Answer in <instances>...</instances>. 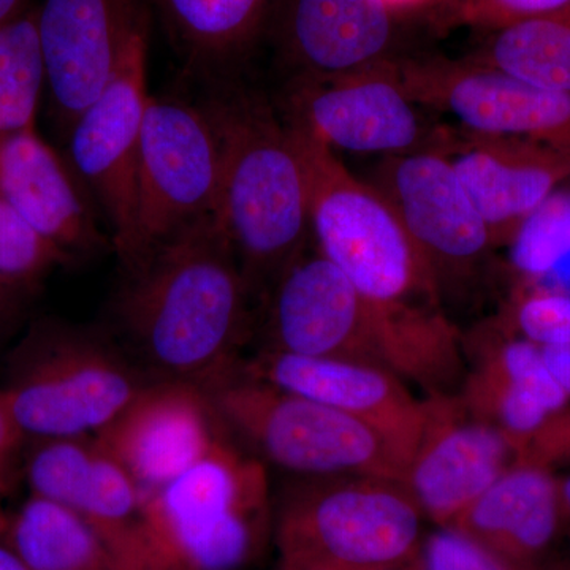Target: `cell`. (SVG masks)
I'll return each instance as SVG.
<instances>
[{"label": "cell", "mask_w": 570, "mask_h": 570, "mask_svg": "<svg viewBox=\"0 0 570 570\" xmlns=\"http://www.w3.org/2000/svg\"><path fill=\"white\" fill-rule=\"evenodd\" d=\"M24 434L18 426L17 420L11 414L9 403L6 395L0 389V483L3 485V472L7 471L14 453L20 449V444L24 441Z\"/></svg>", "instance_id": "cell-34"}, {"label": "cell", "mask_w": 570, "mask_h": 570, "mask_svg": "<svg viewBox=\"0 0 570 570\" xmlns=\"http://www.w3.org/2000/svg\"><path fill=\"white\" fill-rule=\"evenodd\" d=\"M26 475L36 497L77 512L91 524L118 570H134L142 494L92 438L39 439Z\"/></svg>", "instance_id": "cell-17"}, {"label": "cell", "mask_w": 570, "mask_h": 570, "mask_svg": "<svg viewBox=\"0 0 570 570\" xmlns=\"http://www.w3.org/2000/svg\"><path fill=\"white\" fill-rule=\"evenodd\" d=\"M515 461L538 464L553 471L570 466V409L558 412L528 441Z\"/></svg>", "instance_id": "cell-33"}, {"label": "cell", "mask_w": 570, "mask_h": 570, "mask_svg": "<svg viewBox=\"0 0 570 570\" xmlns=\"http://www.w3.org/2000/svg\"><path fill=\"white\" fill-rule=\"evenodd\" d=\"M512 333L538 344H570V291L532 288L517 296L509 313Z\"/></svg>", "instance_id": "cell-30"}, {"label": "cell", "mask_w": 570, "mask_h": 570, "mask_svg": "<svg viewBox=\"0 0 570 570\" xmlns=\"http://www.w3.org/2000/svg\"><path fill=\"white\" fill-rule=\"evenodd\" d=\"M0 190L33 230L73 261L111 245L66 165L36 129L0 142Z\"/></svg>", "instance_id": "cell-22"}, {"label": "cell", "mask_w": 570, "mask_h": 570, "mask_svg": "<svg viewBox=\"0 0 570 570\" xmlns=\"http://www.w3.org/2000/svg\"><path fill=\"white\" fill-rule=\"evenodd\" d=\"M285 121L305 165L318 253L373 306L441 307L433 273L384 194L352 175L305 126L287 116Z\"/></svg>", "instance_id": "cell-4"}, {"label": "cell", "mask_w": 570, "mask_h": 570, "mask_svg": "<svg viewBox=\"0 0 570 570\" xmlns=\"http://www.w3.org/2000/svg\"><path fill=\"white\" fill-rule=\"evenodd\" d=\"M269 528L264 464L227 441L142 501L134 570H236Z\"/></svg>", "instance_id": "cell-3"}, {"label": "cell", "mask_w": 570, "mask_h": 570, "mask_svg": "<svg viewBox=\"0 0 570 570\" xmlns=\"http://www.w3.org/2000/svg\"><path fill=\"white\" fill-rule=\"evenodd\" d=\"M31 9V0H0V24L21 17Z\"/></svg>", "instance_id": "cell-37"}, {"label": "cell", "mask_w": 570, "mask_h": 570, "mask_svg": "<svg viewBox=\"0 0 570 570\" xmlns=\"http://www.w3.org/2000/svg\"><path fill=\"white\" fill-rule=\"evenodd\" d=\"M449 157L494 246L509 245L520 225L570 183V153L538 141L461 130Z\"/></svg>", "instance_id": "cell-19"}, {"label": "cell", "mask_w": 570, "mask_h": 570, "mask_svg": "<svg viewBox=\"0 0 570 570\" xmlns=\"http://www.w3.org/2000/svg\"><path fill=\"white\" fill-rule=\"evenodd\" d=\"M208 390L230 434L276 466L404 482L409 461L384 434L346 412L236 373Z\"/></svg>", "instance_id": "cell-7"}, {"label": "cell", "mask_w": 570, "mask_h": 570, "mask_svg": "<svg viewBox=\"0 0 570 570\" xmlns=\"http://www.w3.org/2000/svg\"><path fill=\"white\" fill-rule=\"evenodd\" d=\"M425 515L404 482L321 475L288 487L276 510L281 561L324 568H406L423 542Z\"/></svg>", "instance_id": "cell-6"}, {"label": "cell", "mask_w": 570, "mask_h": 570, "mask_svg": "<svg viewBox=\"0 0 570 570\" xmlns=\"http://www.w3.org/2000/svg\"><path fill=\"white\" fill-rule=\"evenodd\" d=\"M393 13H406V11H414L423 9V7L431 6L438 0H382Z\"/></svg>", "instance_id": "cell-38"}, {"label": "cell", "mask_w": 570, "mask_h": 570, "mask_svg": "<svg viewBox=\"0 0 570 570\" xmlns=\"http://www.w3.org/2000/svg\"><path fill=\"white\" fill-rule=\"evenodd\" d=\"M395 66L415 102L452 116L468 132L521 138L570 153V94L540 88L474 59H409Z\"/></svg>", "instance_id": "cell-10"}, {"label": "cell", "mask_w": 570, "mask_h": 570, "mask_svg": "<svg viewBox=\"0 0 570 570\" xmlns=\"http://www.w3.org/2000/svg\"><path fill=\"white\" fill-rule=\"evenodd\" d=\"M540 351L551 376L570 397V344L540 346Z\"/></svg>", "instance_id": "cell-35"}, {"label": "cell", "mask_w": 570, "mask_h": 570, "mask_svg": "<svg viewBox=\"0 0 570 570\" xmlns=\"http://www.w3.org/2000/svg\"><path fill=\"white\" fill-rule=\"evenodd\" d=\"M37 26L52 115L69 138L148 17L141 0H43Z\"/></svg>", "instance_id": "cell-15"}, {"label": "cell", "mask_w": 570, "mask_h": 570, "mask_svg": "<svg viewBox=\"0 0 570 570\" xmlns=\"http://www.w3.org/2000/svg\"><path fill=\"white\" fill-rule=\"evenodd\" d=\"M153 379L96 330L36 322L10 352L2 392L26 438H94Z\"/></svg>", "instance_id": "cell-5"}, {"label": "cell", "mask_w": 570, "mask_h": 570, "mask_svg": "<svg viewBox=\"0 0 570 570\" xmlns=\"http://www.w3.org/2000/svg\"><path fill=\"white\" fill-rule=\"evenodd\" d=\"M148 36L149 28H142L134 37L115 77L69 135L71 160L102 206L122 272L135 253L138 157L149 99Z\"/></svg>", "instance_id": "cell-11"}, {"label": "cell", "mask_w": 570, "mask_h": 570, "mask_svg": "<svg viewBox=\"0 0 570 570\" xmlns=\"http://www.w3.org/2000/svg\"><path fill=\"white\" fill-rule=\"evenodd\" d=\"M530 570H570L568 566H538V568Z\"/></svg>", "instance_id": "cell-43"}, {"label": "cell", "mask_w": 570, "mask_h": 570, "mask_svg": "<svg viewBox=\"0 0 570 570\" xmlns=\"http://www.w3.org/2000/svg\"><path fill=\"white\" fill-rule=\"evenodd\" d=\"M0 570H29L20 558L3 543L0 546Z\"/></svg>", "instance_id": "cell-39"}, {"label": "cell", "mask_w": 570, "mask_h": 570, "mask_svg": "<svg viewBox=\"0 0 570 570\" xmlns=\"http://www.w3.org/2000/svg\"><path fill=\"white\" fill-rule=\"evenodd\" d=\"M474 61L570 94V6L491 31Z\"/></svg>", "instance_id": "cell-26"}, {"label": "cell", "mask_w": 570, "mask_h": 570, "mask_svg": "<svg viewBox=\"0 0 570 570\" xmlns=\"http://www.w3.org/2000/svg\"><path fill=\"white\" fill-rule=\"evenodd\" d=\"M277 0H160L187 70L198 81L234 75Z\"/></svg>", "instance_id": "cell-24"}, {"label": "cell", "mask_w": 570, "mask_h": 570, "mask_svg": "<svg viewBox=\"0 0 570 570\" xmlns=\"http://www.w3.org/2000/svg\"><path fill=\"white\" fill-rule=\"evenodd\" d=\"M566 513L560 479L538 464H512L452 524L523 569L542 566Z\"/></svg>", "instance_id": "cell-23"}, {"label": "cell", "mask_w": 570, "mask_h": 570, "mask_svg": "<svg viewBox=\"0 0 570 570\" xmlns=\"http://www.w3.org/2000/svg\"><path fill=\"white\" fill-rule=\"evenodd\" d=\"M3 485L0 483V497H2ZM10 517H7L6 513H3L2 508H0V538H3V534H6L7 531V524H9Z\"/></svg>", "instance_id": "cell-42"}, {"label": "cell", "mask_w": 570, "mask_h": 570, "mask_svg": "<svg viewBox=\"0 0 570 570\" xmlns=\"http://www.w3.org/2000/svg\"><path fill=\"white\" fill-rule=\"evenodd\" d=\"M401 85L395 61L328 78H291L285 116L332 149L381 156L449 154L455 130L428 121Z\"/></svg>", "instance_id": "cell-9"}, {"label": "cell", "mask_w": 570, "mask_h": 570, "mask_svg": "<svg viewBox=\"0 0 570 570\" xmlns=\"http://www.w3.org/2000/svg\"><path fill=\"white\" fill-rule=\"evenodd\" d=\"M414 570H530L519 568L456 528H439L423 538Z\"/></svg>", "instance_id": "cell-31"}, {"label": "cell", "mask_w": 570, "mask_h": 570, "mask_svg": "<svg viewBox=\"0 0 570 570\" xmlns=\"http://www.w3.org/2000/svg\"><path fill=\"white\" fill-rule=\"evenodd\" d=\"M73 258L22 219L0 190V283L31 298L56 266Z\"/></svg>", "instance_id": "cell-29"}, {"label": "cell", "mask_w": 570, "mask_h": 570, "mask_svg": "<svg viewBox=\"0 0 570 570\" xmlns=\"http://www.w3.org/2000/svg\"><path fill=\"white\" fill-rule=\"evenodd\" d=\"M245 376L346 412L373 426L411 463L425 426V401L384 367L262 351L238 367Z\"/></svg>", "instance_id": "cell-18"}, {"label": "cell", "mask_w": 570, "mask_h": 570, "mask_svg": "<svg viewBox=\"0 0 570 570\" xmlns=\"http://www.w3.org/2000/svg\"><path fill=\"white\" fill-rule=\"evenodd\" d=\"M219 186V146L200 104L149 96L138 157L134 261L122 273L216 213Z\"/></svg>", "instance_id": "cell-8"}, {"label": "cell", "mask_w": 570, "mask_h": 570, "mask_svg": "<svg viewBox=\"0 0 570 570\" xmlns=\"http://www.w3.org/2000/svg\"><path fill=\"white\" fill-rule=\"evenodd\" d=\"M472 367L460 396L474 417L509 439L517 456L570 397L543 362L538 344L508 330L485 328L472 343Z\"/></svg>", "instance_id": "cell-20"}, {"label": "cell", "mask_w": 570, "mask_h": 570, "mask_svg": "<svg viewBox=\"0 0 570 570\" xmlns=\"http://www.w3.org/2000/svg\"><path fill=\"white\" fill-rule=\"evenodd\" d=\"M371 184L387 198L425 258L441 299L445 288L478 275L493 239L449 154L384 157Z\"/></svg>", "instance_id": "cell-12"}, {"label": "cell", "mask_w": 570, "mask_h": 570, "mask_svg": "<svg viewBox=\"0 0 570 570\" xmlns=\"http://www.w3.org/2000/svg\"><path fill=\"white\" fill-rule=\"evenodd\" d=\"M28 299L0 283V337L9 335L10 330L18 324Z\"/></svg>", "instance_id": "cell-36"}, {"label": "cell", "mask_w": 570, "mask_h": 570, "mask_svg": "<svg viewBox=\"0 0 570 570\" xmlns=\"http://www.w3.org/2000/svg\"><path fill=\"white\" fill-rule=\"evenodd\" d=\"M560 494L566 519L570 520V474L560 479Z\"/></svg>", "instance_id": "cell-41"}, {"label": "cell", "mask_w": 570, "mask_h": 570, "mask_svg": "<svg viewBox=\"0 0 570 570\" xmlns=\"http://www.w3.org/2000/svg\"><path fill=\"white\" fill-rule=\"evenodd\" d=\"M230 436L208 390L153 379L92 439L132 478L145 501Z\"/></svg>", "instance_id": "cell-14"}, {"label": "cell", "mask_w": 570, "mask_h": 570, "mask_svg": "<svg viewBox=\"0 0 570 570\" xmlns=\"http://www.w3.org/2000/svg\"><path fill=\"white\" fill-rule=\"evenodd\" d=\"M426 419L404 485L425 519L452 527L517 460L509 439L456 395L428 396Z\"/></svg>", "instance_id": "cell-16"}, {"label": "cell", "mask_w": 570, "mask_h": 570, "mask_svg": "<svg viewBox=\"0 0 570 570\" xmlns=\"http://www.w3.org/2000/svg\"><path fill=\"white\" fill-rule=\"evenodd\" d=\"M264 305L262 351L389 370L379 341L376 307L318 250H305L288 265Z\"/></svg>", "instance_id": "cell-13"}, {"label": "cell", "mask_w": 570, "mask_h": 570, "mask_svg": "<svg viewBox=\"0 0 570 570\" xmlns=\"http://www.w3.org/2000/svg\"><path fill=\"white\" fill-rule=\"evenodd\" d=\"M3 539L29 570H118L88 521L36 494L10 517Z\"/></svg>", "instance_id": "cell-25"}, {"label": "cell", "mask_w": 570, "mask_h": 570, "mask_svg": "<svg viewBox=\"0 0 570 570\" xmlns=\"http://www.w3.org/2000/svg\"><path fill=\"white\" fill-rule=\"evenodd\" d=\"M253 294L216 213L124 273L115 316L153 379L209 389L242 365Z\"/></svg>", "instance_id": "cell-1"}, {"label": "cell", "mask_w": 570, "mask_h": 570, "mask_svg": "<svg viewBox=\"0 0 570 570\" xmlns=\"http://www.w3.org/2000/svg\"><path fill=\"white\" fill-rule=\"evenodd\" d=\"M510 247V265L531 283L570 291V186L553 194L520 225Z\"/></svg>", "instance_id": "cell-28"}, {"label": "cell", "mask_w": 570, "mask_h": 570, "mask_svg": "<svg viewBox=\"0 0 570 570\" xmlns=\"http://www.w3.org/2000/svg\"><path fill=\"white\" fill-rule=\"evenodd\" d=\"M395 17L382 0H285L279 50L291 78H328L390 61Z\"/></svg>", "instance_id": "cell-21"}, {"label": "cell", "mask_w": 570, "mask_h": 570, "mask_svg": "<svg viewBox=\"0 0 570 570\" xmlns=\"http://www.w3.org/2000/svg\"><path fill=\"white\" fill-rule=\"evenodd\" d=\"M277 570H354V569H336L324 568V566L302 564V562L281 561L279 569ZM387 570H414V561L406 568L387 569Z\"/></svg>", "instance_id": "cell-40"}, {"label": "cell", "mask_w": 570, "mask_h": 570, "mask_svg": "<svg viewBox=\"0 0 570 570\" xmlns=\"http://www.w3.org/2000/svg\"><path fill=\"white\" fill-rule=\"evenodd\" d=\"M197 100L220 157L219 217L254 302L264 303L313 235L305 165L287 121L236 75L209 78Z\"/></svg>", "instance_id": "cell-2"}, {"label": "cell", "mask_w": 570, "mask_h": 570, "mask_svg": "<svg viewBox=\"0 0 570 570\" xmlns=\"http://www.w3.org/2000/svg\"><path fill=\"white\" fill-rule=\"evenodd\" d=\"M47 86L37 9L0 24V142L36 129Z\"/></svg>", "instance_id": "cell-27"}, {"label": "cell", "mask_w": 570, "mask_h": 570, "mask_svg": "<svg viewBox=\"0 0 570 570\" xmlns=\"http://www.w3.org/2000/svg\"><path fill=\"white\" fill-rule=\"evenodd\" d=\"M569 6L570 0H461L460 17L468 24L497 31Z\"/></svg>", "instance_id": "cell-32"}]
</instances>
